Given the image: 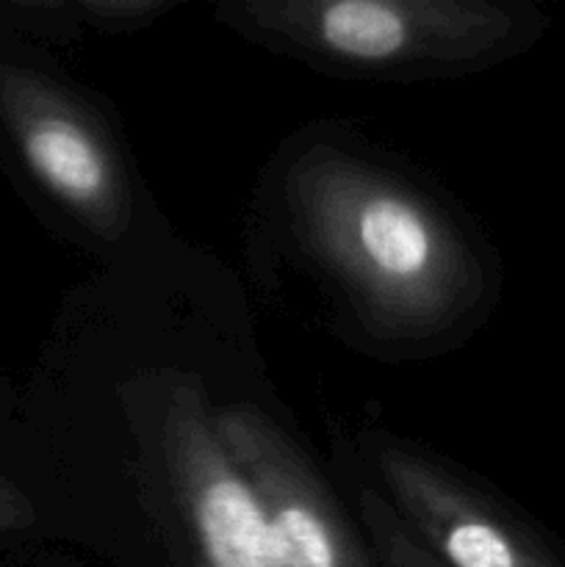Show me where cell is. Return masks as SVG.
Returning <instances> with one entry per match:
<instances>
[{
  "label": "cell",
  "instance_id": "cell-1",
  "mask_svg": "<svg viewBox=\"0 0 565 567\" xmlns=\"http://www.w3.org/2000/svg\"><path fill=\"white\" fill-rule=\"evenodd\" d=\"M282 199L305 258L377 341L458 330L496 288V271L458 221L363 155L314 144L288 164Z\"/></svg>",
  "mask_w": 565,
  "mask_h": 567
},
{
  "label": "cell",
  "instance_id": "cell-2",
  "mask_svg": "<svg viewBox=\"0 0 565 567\" xmlns=\"http://www.w3.org/2000/svg\"><path fill=\"white\" fill-rule=\"evenodd\" d=\"M216 14L264 48L366 78L487 70L548 28L537 6L499 0H233Z\"/></svg>",
  "mask_w": 565,
  "mask_h": 567
},
{
  "label": "cell",
  "instance_id": "cell-3",
  "mask_svg": "<svg viewBox=\"0 0 565 567\" xmlns=\"http://www.w3.org/2000/svg\"><path fill=\"white\" fill-rule=\"evenodd\" d=\"M0 120L33 181L97 238L131 225L125 161L103 116L37 70L0 64Z\"/></svg>",
  "mask_w": 565,
  "mask_h": 567
},
{
  "label": "cell",
  "instance_id": "cell-4",
  "mask_svg": "<svg viewBox=\"0 0 565 567\" xmlns=\"http://www.w3.org/2000/svg\"><path fill=\"white\" fill-rule=\"evenodd\" d=\"M391 507L446 567H565L563 543L515 507L399 437L366 443Z\"/></svg>",
  "mask_w": 565,
  "mask_h": 567
},
{
  "label": "cell",
  "instance_id": "cell-5",
  "mask_svg": "<svg viewBox=\"0 0 565 567\" xmlns=\"http://www.w3.org/2000/svg\"><path fill=\"white\" fill-rule=\"evenodd\" d=\"M158 449L188 567H282L264 509L192 382L166 393Z\"/></svg>",
  "mask_w": 565,
  "mask_h": 567
},
{
  "label": "cell",
  "instance_id": "cell-6",
  "mask_svg": "<svg viewBox=\"0 0 565 567\" xmlns=\"http://www.w3.org/2000/svg\"><path fill=\"white\" fill-rule=\"evenodd\" d=\"M216 430L258 498L282 567H377L314 460L249 404L216 410Z\"/></svg>",
  "mask_w": 565,
  "mask_h": 567
},
{
  "label": "cell",
  "instance_id": "cell-7",
  "mask_svg": "<svg viewBox=\"0 0 565 567\" xmlns=\"http://www.w3.org/2000/svg\"><path fill=\"white\" fill-rule=\"evenodd\" d=\"M358 520L377 567H446L415 540L397 509L377 491L358 493Z\"/></svg>",
  "mask_w": 565,
  "mask_h": 567
},
{
  "label": "cell",
  "instance_id": "cell-8",
  "mask_svg": "<svg viewBox=\"0 0 565 567\" xmlns=\"http://www.w3.org/2000/svg\"><path fill=\"white\" fill-rule=\"evenodd\" d=\"M70 9L86 25L114 33L150 25L155 17L170 11V3L166 0H83Z\"/></svg>",
  "mask_w": 565,
  "mask_h": 567
},
{
  "label": "cell",
  "instance_id": "cell-9",
  "mask_svg": "<svg viewBox=\"0 0 565 567\" xmlns=\"http://www.w3.org/2000/svg\"><path fill=\"white\" fill-rule=\"evenodd\" d=\"M33 524V507L11 482L0 476V532L25 529Z\"/></svg>",
  "mask_w": 565,
  "mask_h": 567
}]
</instances>
